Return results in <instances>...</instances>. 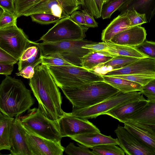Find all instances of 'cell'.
<instances>
[{
	"label": "cell",
	"instance_id": "obj_2",
	"mask_svg": "<svg viewBox=\"0 0 155 155\" xmlns=\"http://www.w3.org/2000/svg\"><path fill=\"white\" fill-rule=\"evenodd\" d=\"M31 91L21 80L6 76L0 85V111L9 117H19L34 104Z\"/></svg>",
	"mask_w": 155,
	"mask_h": 155
},
{
	"label": "cell",
	"instance_id": "obj_31",
	"mask_svg": "<svg viewBox=\"0 0 155 155\" xmlns=\"http://www.w3.org/2000/svg\"><path fill=\"white\" fill-rule=\"evenodd\" d=\"M121 78L139 84L142 86L147 84L153 80L155 79V74H134L112 76Z\"/></svg>",
	"mask_w": 155,
	"mask_h": 155
},
{
	"label": "cell",
	"instance_id": "obj_20",
	"mask_svg": "<svg viewBox=\"0 0 155 155\" xmlns=\"http://www.w3.org/2000/svg\"><path fill=\"white\" fill-rule=\"evenodd\" d=\"M131 9L145 14L150 22L155 15V0H127L118 10L121 15Z\"/></svg>",
	"mask_w": 155,
	"mask_h": 155
},
{
	"label": "cell",
	"instance_id": "obj_15",
	"mask_svg": "<svg viewBox=\"0 0 155 155\" xmlns=\"http://www.w3.org/2000/svg\"><path fill=\"white\" fill-rule=\"evenodd\" d=\"M155 74V60L148 57L139 59L121 68L107 73L105 76Z\"/></svg>",
	"mask_w": 155,
	"mask_h": 155
},
{
	"label": "cell",
	"instance_id": "obj_44",
	"mask_svg": "<svg viewBox=\"0 0 155 155\" xmlns=\"http://www.w3.org/2000/svg\"><path fill=\"white\" fill-rule=\"evenodd\" d=\"M34 65H29L25 68L21 70L16 73V75L21 76L23 78L30 79L32 78L35 73V68Z\"/></svg>",
	"mask_w": 155,
	"mask_h": 155
},
{
	"label": "cell",
	"instance_id": "obj_43",
	"mask_svg": "<svg viewBox=\"0 0 155 155\" xmlns=\"http://www.w3.org/2000/svg\"><path fill=\"white\" fill-rule=\"evenodd\" d=\"M84 18L85 23V26L88 28H94L98 26V23L95 21L94 16L86 9L81 11Z\"/></svg>",
	"mask_w": 155,
	"mask_h": 155
},
{
	"label": "cell",
	"instance_id": "obj_13",
	"mask_svg": "<svg viewBox=\"0 0 155 155\" xmlns=\"http://www.w3.org/2000/svg\"><path fill=\"white\" fill-rule=\"evenodd\" d=\"M26 130L19 117L14 118L10 132V155H32L26 137Z\"/></svg>",
	"mask_w": 155,
	"mask_h": 155
},
{
	"label": "cell",
	"instance_id": "obj_22",
	"mask_svg": "<svg viewBox=\"0 0 155 155\" xmlns=\"http://www.w3.org/2000/svg\"><path fill=\"white\" fill-rule=\"evenodd\" d=\"M139 58L124 56H115L108 61L100 64L90 70L101 75L123 68Z\"/></svg>",
	"mask_w": 155,
	"mask_h": 155
},
{
	"label": "cell",
	"instance_id": "obj_14",
	"mask_svg": "<svg viewBox=\"0 0 155 155\" xmlns=\"http://www.w3.org/2000/svg\"><path fill=\"white\" fill-rule=\"evenodd\" d=\"M146 31L144 27L134 26L118 33L109 41L114 44L135 47L146 40Z\"/></svg>",
	"mask_w": 155,
	"mask_h": 155
},
{
	"label": "cell",
	"instance_id": "obj_30",
	"mask_svg": "<svg viewBox=\"0 0 155 155\" xmlns=\"http://www.w3.org/2000/svg\"><path fill=\"white\" fill-rule=\"evenodd\" d=\"M127 0H109L104 3L101 11V17L103 19L110 18L112 14Z\"/></svg>",
	"mask_w": 155,
	"mask_h": 155
},
{
	"label": "cell",
	"instance_id": "obj_18",
	"mask_svg": "<svg viewBox=\"0 0 155 155\" xmlns=\"http://www.w3.org/2000/svg\"><path fill=\"white\" fill-rule=\"evenodd\" d=\"M124 127L143 143L155 152V133L142 124L128 120Z\"/></svg>",
	"mask_w": 155,
	"mask_h": 155
},
{
	"label": "cell",
	"instance_id": "obj_49",
	"mask_svg": "<svg viewBox=\"0 0 155 155\" xmlns=\"http://www.w3.org/2000/svg\"><path fill=\"white\" fill-rule=\"evenodd\" d=\"M155 133V125L142 124Z\"/></svg>",
	"mask_w": 155,
	"mask_h": 155
},
{
	"label": "cell",
	"instance_id": "obj_21",
	"mask_svg": "<svg viewBox=\"0 0 155 155\" xmlns=\"http://www.w3.org/2000/svg\"><path fill=\"white\" fill-rule=\"evenodd\" d=\"M42 55L40 43L32 41L24 51L18 61L19 71L28 66L36 67L41 64Z\"/></svg>",
	"mask_w": 155,
	"mask_h": 155
},
{
	"label": "cell",
	"instance_id": "obj_16",
	"mask_svg": "<svg viewBox=\"0 0 155 155\" xmlns=\"http://www.w3.org/2000/svg\"><path fill=\"white\" fill-rule=\"evenodd\" d=\"M148 102L147 100L126 102L115 107L104 114L109 115L124 123L145 107Z\"/></svg>",
	"mask_w": 155,
	"mask_h": 155
},
{
	"label": "cell",
	"instance_id": "obj_41",
	"mask_svg": "<svg viewBox=\"0 0 155 155\" xmlns=\"http://www.w3.org/2000/svg\"><path fill=\"white\" fill-rule=\"evenodd\" d=\"M141 92L148 101L155 102V79L143 86Z\"/></svg>",
	"mask_w": 155,
	"mask_h": 155
},
{
	"label": "cell",
	"instance_id": "obj_35",
	"mask_svg": "<svg viewBox=\"0 0 155 155\" xmlns=\"http://www.w3.org/2000/svg\"><path fill=\"white\" fill-rule=\"evenodd\" d=\"M75 146L72 143H70L65 148V153L69 155H94L89 148L84 145L77 143Z\"/></svg>",
	"mask_w": 155,
	"mask_h": 155
},
{
	"label": "cell",
	"instance_id": "obj_39",
	"mask_svg": "<svg viewBox=\"0 0 155 155\" xmlns=\"http://www.w3.org/2000/svg\"><path fill=\"white\" fill-rule=\"evenodd\" d=\"M41 59V64L47 65L54 66H70L74 65L63 58L56 56L42 55Z\"/></svg>",
	"mask_w": 155,
	"mask_h": 155
},
{
	"label": "cell",
	"instance_id": "obj_47",
	"mask_svg": "<svg viewBox=\"0 0 155 155\" xmlns=\"http://www.w3.org/2000/svg\"><path fill=\"white\" fill-rule=\"evenodd\" d=\"M15 0H0V7L15 14Z\"/></svg>",
	"mask_w": 155,
	"mask_h": 155
},
{
	"label": "cell",
	"instance_id": "obj_9",
	"mask_svg": "<svg viewBox=\"0 0 155 155\" xmlns=\"http://www.w3.org/2000/svg\"><path fill=\"white\" fill-rule=\"evenodd\" d=\"M32 41L17 25L0 29V48L18 61Z\"/></svg>",
	"mask_w": 155,
	"mask_h": 155
},
{
	"label": "cell",
	"instance_id": "obj_42",
	"mask_svg": "<svg viewBox=\"0 0 155 155\" xmlns=\"http://www.w3.org/2000/svg\"><path fill=\"white\" fill-rule=\"evenodd\" d=\"M18 61L12 55L0 48V62L2 63L14 65Z\"/></svg>",
	"mask_w": 155,
	"mask_h": 155
},
{
	"label": "cell",
	"instance_id": "obj_10",
	"mask_svg": "<svg viewBox=\"0 0 155 155\" xmlns=\"http://www.w3.org/2000/svg\"><path fill=\"white\" fill-rule=\"evenodd\" d=\"M57 122L62 137L100 132L99 130L88 119L75 116L70 113L65 112Z\"/></svg>",
	"mask_w": 155,
	"mask_h": 155
},
{
	"label": "cell",
	"instance_id": "obj_51",
	"mask_svg": "<svg viewBox=\"0 0 155 155\" xmlns=\"http://www.w3.org/2000/svg\"><path fill=\"white\" fill-rule=\"evenodd\" d=\"M103 2V3H104V4L105 3H106L109 0H102Z\"/></svg>",
	"mask_w": 155,
	"mask_h": 155
},
{
	"label": "cell",
	"instance_id": "obj_6",
	"mask_svg": "<svg viewBox=\"0 0 155 155\" xmlns=\"http://www.w3.org/2000/svg\"><path fill=\"white\" fill-rule=\"evenodd\" d=\"M19 117L21 123L28 132L40 137L61 143L62 137L58 122L46 117L39 108L30 109L27 114Z\"/></svg>",
	"mask_w": 155,
	"mask_h": 155
},
{
	"label": "cell",
	"instance_id": "obj_46",
	"mask_svg": "<svg viewBox=\"0 0 155 155\" xmlns=\"http://www.w3.org/2000/svg\"><path fill=\"white\" fill-rule=\"evenodd\" d=\"M71 18L78 24L85 26V21L84 15L82 12L79 11L73 12L70 15Z\"/></svg>",
	"mask_w": 155,
	"mask_h": 155
},
{
	"label": "cell",
	"instance_id": "obj_45",
	"mask_svg": "<svg viewBox=\"0 0 155 155\" xmlns=\"http://www.w3.org/2000/svg\"><path fill=\"white\" fill-rule=\"evenodd\" d=\"M107 47V45L106 42L97 43L87 44L82 46L83 48L88 49L90 51H105Z\"/></svg>",
	"mask_w": 155,
	"mask_h": 155
},
{
	"label": "cell",
	"instance_id": "obj_36",
	"mask_svg": "<svg viewBox=\"0 0 155 155\" xmlns=\"http://www.w3.org/2000/svg\"><path fill=\"white\" fill-rule=\"evenodd\" d=\"M33 21L42 25H49L56 23L61 18L52 14L38 13L30 16Z\"/></svg>",
	"mask_w": 155,
	"mask_h": 155
},
{
	"label": "cell",
	"instance_id": "obj_48",
	"mask_svg": "<svg viewBox=\"0 0 155 155\" xmlns=\"http://www.w3.org/2000/svg\"><path fill=\"white\" fill-rule=\"evenodd\" d=\"M0 74L8 76L11 74L14 69V65L6 64L0 62Z\"/></svg>",
	"mask_w": 155,
	"mask_h": 155
},
{
	"label": "cell",
	"instance_id": "obj_5",
	"mask_svg": "<svg viewBox=\"0 0 155 155\" xmlns=\"http://www.w3.org/2000/svg\"><path fill=\"white\" fill-rule=\"evenodd\" d=\"M95 43L84 39L40 43L43 56H59L72 64L81 66L80 58L90 51L82 46Z\"/></svg>",
	"mask_w": 155,
	"mask_h": 155
},
{
	"label": "cell",
	"instance_id": "obj_26",
	"mask_svg": "<svg viewBox=\"0 0 155 155\" xmlns=\"http://www.w3.org/2000/svg\"><path fill=\"white\" fill-rule=\"evenodd\" d=\"M128 120L155 125V102L148 101L145 107L130 117L127 121Z\"/></svg>",
	"mask_w": 155,
	"mask_h": 155
},
{
	"label": "cell",
	"instance_id": "obj_23",
	"mask_svg": "<svg viewBox=\"0 0 155 155\" xmlns=\"http://www.w3.org/2000/svg\"><path fill=\"white\" fill-rule=\"evenodd\" d=\"M130 27L129 18L124 14H120L103 30L101 40L103 42L109 41L116 35Z\"/></svg>",
	"mask_w": 155,
	"mask_h": 155
},
{
	"label": "cell",
	"instance_id": "obj_37",
	"mask_svg": "<svg viewBox=\"0 0 155 155\" xmlns=\"http://www.w3.org/2000/svg\"><path fill=\"white\" fill-rule=\"evenodd\" d=\"M40 0H15V14L18 18L23 14L33 5Z\"/></svg>",
	"mask_w": 155,
	"mask_h": 155
},
{
	"label": "cell",
	"instance_id": "obj_34",
	"mask_svg": "<svg viewBox=\"0 0 155 155\" xmlns=\"http://www.w3.org/2000/svg\"><path fill=\"white\" fill-rule=\"evenodd\" d=\"M86 9L96 18L101 17L104 4L102 0H84Z\"/></svg>",
	"mask_w": 155,
	"mask_h": 155
},
{
	"label": "cell",
	"instance_id": "obj_28",
	"mask_svg": "<svg viewBox=\"0 0 155 155\" xmlns=\"http://www.w3.org/2000/svg\"><path fill=\"white\" fill-rule=\"evenodd\" d=\"M107 47L105 51L115 56H124L140 59L147 58L134 47L114 44L106 42Z\"/></svg>",
	"mask_w": 155,
	"mask_h": 155
},
{
	"label": "cell",
	"instance_id": "obj_33",
	"mask_svg": "<svg viewBox=\"0 0 155 155\" xmlns=\"http://www.w3.org/2000/svg\"><path fill=\"white\" fill-rule=\"evenodd\" d=\"M122 14L124 15L129 18L131 27L141 26L142 24L148 22L145 14L138 12L134 9L129 10Z\"/></svg>",
	"mask_w": 155,
	"mask_h": 155
},
{
	"label": "cell",
	"instance_id": "obj_19",
	"mask_svg": "<svg viewBox=\"0 0 155 155\" xmlns=\"http://www.w3.org/2000/svg\"><path fill=\"white\" fill-rule=\"evenodd\" d=\"M72 140L92 149L94 147L104 144H113L119 145L117 138H113L110 136H107L100 132L89 133L71 137Z\"/></svg>",
	"mask_w": 155,
	"mask_h": 155
},
{
	"label": "cell",
	"instance_id": "obj_25",
	"mask_svg": "<svg viewBox=\"0 0 155 155\" xmlns=\"http://www.w3.org/2000/svg\"><path fill=\"white\" fill-rule=\"evenodd\" d=\"M104 81L124 93H127L134 91H141L142 86L141 85L123 78L112 76L101 75Z\"/></svg>",
	"mask_w": 155,
	"mask_h": 155
},
{
	"label": "cell",
	"instance_id": "obj_1",
	"mask_svg": "<svg viewBox=\"0 0 155 155\" xmlns=\"http://www.w3.org/2000/svg\"><path fill=\"white\" fill-rule=\"evenodd\" d=\"M29 85L37 100L38 108L48 119L57 122L65 114L61 108V93L46 65L41 64L35 68Z\"/></svg>",
	"mask_w": 155,
	"mask_h": 155
},
{
	"label": "cell",
	"instance_id": "obj_40",
	"mask_svg": "<svg viewBox=\"0 0 155 155\" xmlns=\"http://www.w3.org/2000/svg\"><path fill=\"white\" fill-rule=\"evenodd\" d=\"M66 15L69 16L79 9L80 5L77 0H57Z\"/></svg>",
	"mask_w": 155,
	"mask_h": 155
},
{
	"label": "cell",
	"instance_id": "obj_7",
	"mask_svg": "<svg viewBox=\"0 0 155 155\" xmlns=\"http://www.w3.org/2000/svg\"><path fill=\"white\" fill-rule=\"evenodd\" d=\"M143 96L141 91L124 93L119 91L113 96L96 104L86 108L72 110L70 113L75 116L87 119L95 118L122 104L147 100Z\"/></svg>",
	"mask_w": 155,
	"mask_h": 155
},
{
	"label": "cell",
	"instance_id": "obj_8",
	"mask_svg": "<svg viewBox=\"0 0 155 155\" xmlns=\"http://www.w3.org/2000/svg\"><path fill=\"white\" fill-rule=\"evenodd\" d=\"M88 29L74 21L69 15L61 18L39 40L54 42L82 40L85 37Z\"/></svg>",
	"mask_w": 155,
	"mask_h": 155
},
{
	"label": "cell",
	"instance_id": "obj_4",
	"mask_svg": "<svg viewBox=\"0 0 155 155\" xmlns=\"http://www.w3.org/2000/svg\"><path fill=\"white\" fill-rule=\"evenodd\" d=\"M47 65L56 84L60 88L104 81L101 75L81 66Z\"/></svg>",
	"mask_w": 155,
	"mask_h": 155
},
{
	"label": "cell",
	"instance_id": "obj_11",
	"mask_svg": "<svg viewBox=\"0 0 155 155\" xmlns=\"http://www.w3.org/2000/svg\"><path fill=\"white\" fill-rule=\"evenodd\" d=\"M119 146L127 155H155V152L124 127L118 125L115 130Z\"/></svg>",
	"mask_w": 155,
	"mask_h": 155
},
{
	"label": "cell",
	"instance_id": "obj_24",
	"mask_svg": "<svg viewBox=\"0 0 155 155\" xmlns=\"http://www.w3.org/2000/svg\"><path fill=\"white\" fill-rule=\"evenodd\" d=\"M115 56L106 51H90L80 58L81 67L90 71L97 66L108 61Z\"/></svg>",
	"mask_w": 155,
	"mask_h": 155
},
{
	"label": "cell",
	"instance_id": "obj_27",
	"mask_svg": "<svg viewBox=\"0 0 155 155\" xmlns=\"http://www.w3.org/2000/svg\"><path fill=\"white\" fill-rule=\"evenodd\" d=\"M14 117L0 113V150H10L11 147L10 132Z\"/></svg>",
	"mask_w": 155,
	"mask_h": 155
},
{
	"label": "cell",
	"instance_id": "obj_12",
	"mask_svg": "<svg viewBox=\"0 0 155 155\" xmlns=\"http://www.w3.org/2000/svg\"><path fill=\"white\" fill-rule=\"evenodd\" d=\"M26 139L32 155H62L65 148L61 143L33 134L26 130Z\"/></svg>",
	"mask_w": 155,
	"mask_h": 155
},
{
	"label": "cell",
	"instance_id": "obj_38",
	"mask_svg": "<svg viewBox=\"0 0 155 155\" xmlns=\"http://www.w3.org/2000/svg\"><path fill=\"white\" fill-rule=\"evenodd\" d=\"M134 47L142 54L155 60V42L145 40L141 44Z\"/></svg>",
	"mask_w": 155,
	"mask_h": 155
},
{
	"label": "cell",
	"instance_id": "obj_29",
	"mask_svg": "<svg viewBox=\"0 0 155 155\" xmlns=\"http://www.w3.org/2000/svg\"><path fill=\"white\" fill-rule=\"evenodd\" d=\"M92 151L94 155H124L123 149L113 144H107L96 146Z\"/></svg>",
	"mask_w": 155,
	"mask_h": 155
},
{
	"label": "cell",
	"instance_id": "obj_17",
	"mask_svg": "<svg viewBox=\"0 0 155 155\" xmlns=\"http://www.w3.org/2000/svg\"><path fill=\"white\" fill-rule=\"evenodd\" d=\"M38 13L51 14L61 18L68 16L57 0H40L25 12L23 16H28Z\"/></svg>",
	"mask_w": 155,
	"mask_h": 155
},
{
	"label": "cell",
	"instance_id": "obj_32",
	"mask_svg": "<svg viewBox=\"0 0 155 155\" xmlns=\"http://www.w3.org/2000/svg\"><path fill=\"white\" fill-rule=\"evenodd\" d=\"M0 8V29L17 25L18 17L15 14Z\"/></svg>",
	"mask_w": 155,
	"mask_h": 155
},
{
	"label": "cell",
	"instance_id": "obj_3",
	"mask_svg": "<svg viewBox=\"0 0 155 155\" xmlns=\"http://www.w3.org/2000/svg\"><path fill=\"white\" fill-rule=\"evenodd\" d=\"M72 105V110L88 107L100 103L119 91L104 81H98L73 87L61 88Z\"/></svg>",
	"mask_w": 155,
	"mask_h": 155
},
{
	"label": "cell",
	"instance_id": "obj_50",
	"mask_svg": "<svg viewBox=\"0 0 155 155\" xmlns=\"http://www.w3.org/2000/svg\"><path fill=\"white\" fill-rule=\"evenodd\" d=\"M80 5H81L82 7H85V5L84 0H77Z\"/></svg>",
	"mask_w": 155,
	"mask_h": 155
}]
</instances>
